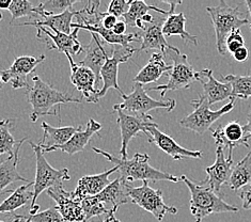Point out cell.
<instances>
[{
    "label": "cell",
    "instance_id": "2",
    "mask_svg": "<svg viewBox=\"0 0 251 222\" xmlns=\"http://www.w3.org/2000/svg\"><path fill=\"white\" fill-rule=\"evenodd\" d=\"M33 86L27 90V100L31 105L30 120L35 123L44 116H58L60 105L69 103H81L80 99L58 91L49 83L42 80L39 76L32 77Z\"/></svg>",
    "mask_w": 251,
    "mask_h": 222
},
{
    "label": "cell",
    "instance_id": "24",
    "mask_svg": "<svg viewBox=\"0 0 251 222\" xmlns=\"http://www.w3.org/2000/svg\"><path fill=\"white\" fill-rule=\"evenodd\" d=\"M91 41L88 45L83 46V51L86 52V57L78 62L79 65L90 69L97 76V85L100 81V73L101 68L104 67L107 60L110 57L106 49L107 43H101L98 34L91 33Z\"/></svg>",
    "mask_w": 251,
    "mask_h": 222
},
{
    "label": "cell",
    "instance_id": "8",
    "mask_svg": "<svg viewBox=\"0 0 251 222\" xmlns=\"http://www.w3.org/2000/svg\"><path fill=\"white\" fill-rule=\"evenodd\" d=\"M172 58V70L168 73L169 80L166 85H159L151 87L148 91H160L161 99L165 98L168 91H176V90L189 89L196 80V72L191 64L188 62V58L180 50L168 51Z\"/></svg>",
    "mask_w": 251,
    "mask_h": 222
},
{
    "label": "cell",
    "instance_id": "7",
    "mask_svg": "<svg viewBox=\"0 0 251 222\" xmlns=\"http://www.w3.org/2000/svg\"><path fill=\"white\" fill-rule=\"evenodd\" d=\"M30 146L35 154V165H37V171H35V178L33 182V197L30 207V211H32L38 205L37 200L43 191L53 187V186L61 185L63 181H70L71 176L67 168L55 169L49 164L44 156L43 149L39 146V143L34 145L33 142H30Z\"/></svg>",
    "mask_w": 251,
    "mask_h": 222
},
{
    "label": "cell",
    "instance_id": "17",
    "mask_svg": "<svg viewBox=\"0 0 251 222\" xmlns=\"http://www.w3.org/2000/svg\"><path fill=\"white\" fill-rule=\"evenodd\" d=\"M70 62L71 82L85 98L87 103H99V91L97 89V76L86 67L76 63L72 56L65 55Z\"/></svg>",
    "mask_w": 251,
    "mask_h": 222
},
{
    "label": "cell",
    "instance_id": "29",
    "mask_svg": "<svg viewBox=\"0 0 251 222\" xmlns=\"http://www.w3.org/2000/svg\"><path fill=\"white\" fill-rule=\"evenodd\" d=\"M10 196L0 203V214H13L25 206L33 197V182L23 185L21 187L10 191Z\"/></svg>",
    "mask_w": 251,
    "mask_h": 222
},
{
    "label": "cell",
    "instance_id": "35",
    "mask_svg": "<svg viewBox=\"0 0 251 222\" xmlns=\"http://www.w3.org/2000/svg\"><path fill=\"white\" fill-rule=\"evenodd\" d=\"M10 13L12 15V21L13 23L17 19H22V17H29V19H39V15L35 14L34 7L30 1L27 0H12V3L9 8Z\"/></svg>",
    "mask_w": 251,
    "mask_h": 222
},
{
    "label": "cell",
    "instance_id": "3",
    "mask_svg": "<svg viewBox=\"0 0 251 222\" xmlns=\"http://www.w3.org/2000/svg\"><path fill=\"white\" fill-rule=\"evenodd\" d=\"M182 181L189 189L190 213L196 222H202L203 219L212 214L238 213L240 211L236 206L225 202L208 186L196 184L185 175H182Z\"/></svg>",
    "mask_w": 251,
    "mask_h": 222
},
{
    "label": "cell",
    "instance_id": "25",
    "mask_svg": "<svg viewBox=\"0 0 251 222\" xmlns=\"http://www.w3.org/2000/svg\"><path fill=\"white\" fill-rule=\"evenodd\" d=\"M172 70V65L167 64L165 62V55L159 51L153 52L149 60L148 64L143 67L139 73L134 77L133 81L140 83V85H149L160 79L164 74H168Z\"/></svg>",
    "mask_w": 251,
    "mask_h": 222
},
{
    "label": "cell",
    "instance_id": "4",
    "mask_svg": "<svg viewBox=\"0 0 251 222\" xmlns=\"http://www.w3.org/2000/svg\"><path fill=\"white\" fill-rule=\"evenodd\" d=\"M206 12L211 16L213 27L216 34V46L220 55L226 56V40L228 35L241 29L242 26L247 25L248 20L245 19L240 7H231L224 0L215 7H207Z\"/></svg>",
    "mask_w": 251,
    "mask_h": 222
},
{
    "label": "cell",
    "instance_id": "39",
    "mask_svg": "<svg viewBox=\"0 0 251 222\" xmlns=\"http://www.w3.org/2000/svg\"><path fill=\"white\" fill-rule=\"evenodd\" d=\"M131 1H125V0H112L110 1L107 13L118 17H123L124 14L127 13Z\"/></svg>",
    "mask_w": 251,
    "mask_h": 222
},
{
    "label": "cell",
    "instance_id": "11",
    "mask_svg": "<svg viewBox=\"0 0 251 222\" xmlns=\"http://www.w3.org/2000/svg\"><path fill=\"white\" fill-rule=\"evenodd\" d=\"M45 60V56L41 55L39 57L33 56H22L14 59V62L7 70L0 71V78L3 83L10 82L13 89L25 88L30 89L28 82V76L31 75Z\"/></svg>",
    "mask_w": 251,
    "mask_h": 222
},
{
    "label": "cell",
    "instance_id": "33",
    "mask_svg": "<svg viewBox=\"0 0 251 222\" xmlns=\"http://www.w3.org/2000/svg\"><path fill=\"white\" fill-rule=\"evenodd\" d=\"M223 80L232 88L230 100L236 99H248L251 98V74L250 75H223Z\"/></svg>",
    "mask_w": 251,
    "mask_h": 222
},
{
    "label": "cell",
    "instance_id": "6",
    "mask_svg": "<svg viewBox=\"0 0 251 222\" xmlns=\"http://www.w3.org/2000/svg\"><path fill=\"white\" fill-rule=\"evenodd\" d=\"M121 98L123 103L113 106V111H127L128 115L137 117L149 116V111L155 109H166L168 112H171L176 106V101L175 99H169L157 100L149 97L146 90L143 89V86L137 82H135L133 91L129 94L124 93L121 95Z\"/></svg>",
    "mask_w": 251,
    "mask_h": 222
},
{
    "label": "cell",
    "instance_id": "26",
    "mask_svg": "<svg viewBox=\"0 0 251 222\" xmlns=\"http://www.w3.org/2000/svg\"><path fill=\"white\" fill-rule=\"evenodd\" d=\"M22 147L16 149L14 155L9 156L8 158L0 161V196L2 194H8L11 189L8 190L10 185L16 182L30 183L27 178L22 176L17 171V166L20 161V149Z\"/></svg>",
    "mask_w": 251,
    "mask_h": 222
},
{
    "label": "cell",
    "instance_id": "51",
    "mask_svg": "<svg viewBox=\"0 0 251 222\" xmlns=\"http://www.w3.org/2000/svg\"><path fill=\"white\" fill-rule=\"evenodd\" d=\"M0 222H4V221H1V220H0ZM11 222H13V220H12Z\"/></svg>",
    "mask_w": 251,
    "mask_h": 222
},
{
    "label": "cell",
    "instance_id": "10",
    "mask_svg": "<svg viewBox=\"0 0 251 222\" xmlns=\"http://www.w3.org/2000/svg\"><path fill=\"white\" fill-rule=\"evenodd\" d=\"M138 49L133 46H120L113 45L112 56L107 60L104 67L101 68L100 78V81H103V87L99 91V99L104 98L108 92V90L115 89L118 92H120V95H123L124 92L122 89L119 87L118 83V73H119V65L124 62H127Z\"/></svg>",
    "mask_w": 251,
    "mask_h": 222
},
{
    "label": "cell",
    "instance_id": "32",
    "mask_svg": "<svg viewBox=\"0 0 251 222\" xmlns=\"http://www.w3.org/2000/svg\"><path fill=\"white\" fill-rule=\"evenodd\" d=\"M14 126V120H0V156L8 154L14 155L15 151L23 143L26 141V138L16 141L11 134V129Z\"/></svg>",
    "mask_w": 251,
    "mask_h": 222
},
{
    "label": "cell",
    "instance_id": "37",
    "mask_svg": "<svg viewBox=\"0 0 251 222\" xmlns=\"http://www.w3.org/2000/svg\"><path fill=\"white\" fill-rule=\"evenodd\" d=\"M29 218L31 222H65L56 206L47 208L45 211L32 216L30 215Z\"/></svg>",
    "mask_w": 251,
    "mask_h": 222
},
{
    "label": "cell",
    "instance_id": "18",
    "mask_svg": "<svg viewBox=\"0 0 251 222\" xmlns=\"http://www.w3.org/2000/svg\"><path fill=\"white\" fill-rule=\"evenodd\" d=\"M166 21V17L159 16L154 17V21L151 24H147L145 29L141 30L140 39L141 45L138 51H145L155 49L166 55L168 51H176L178 49L175 46H171L167 43L165 35L163 33V25Z\"/></svg>",
    "mask_w": 251,
    "mask_h": 222
},
{
    "label": "cell",
    "instance_id": "13",
    "mask_svg": "<svg viewBox=\"0 0 251 222\" xmlns=\"http://www.w3.org/2000/svg\"><path fill=\"white\" fill-rule=\"evenodd\" d=\"M146 135L148 137L149 142L154 143L161 151L165 152L167 155H169L172 159L176 161L184 158L201 159L203 157L202 151H190V149L183 148L178 143H176L172 137L160 131L156 123L149 126L147 128Z\"/></svg>",
    "mask_w": 251,
    "mask_h": 222
},
{
    "label": "cell",
    "instance_id": "31",
    "mask_svg": "<svg viewBox=\"0 0 251 222\" xmlns=\"http://www.w3.org/2000/svg\"><path fill=\"white\" fill-rule=\"evenodd\" d=\"M251 183V149L249 153L242 158L232 168V173L228 185L230 189L237 191L244 186Z\"/></svg>",
    "mask_w": 251,
    "mask_h": 222
},
{
    "label": "cell",
    "instance_id": "43",
    "mask_svg": "<svg viewBox=\"0 0 251 222\" xmlns=\"http://www.w3.org/2000/svg\"><path fill=\"white\" fill-rule=\"evenodd\" d=\"M126 28H127V25L125 24L124 21H118L116 26L113 27L112 31L117 35H124L125 32H126Z\"/></svg>",
    "mask_w": 251,
    "mask_h": 222
},
{
    "label": "cell",
    "instance_id": "36",
    "mask_svg": "<svg viewBox=\"0 0 251 222\" xmlns=\"http://www.w3.org/2000/svg\"><path fill=\"white\" fill-rule=\"evenodd\" d=\"M81 206L83 212L86 215V222L90 220L93 217H97V216L101 215H108L110 214L107 208L101 204L97 197H86L85 200L81 201Z\"/></svg>",
    "mask_w": 251,
    "mask_h": 222
},
{
    "label": "cell",
    "instance_id": "12",
    "mask_svg": "<svg viewBox=\"0 0 251 222\" xmlns=\"http://www.w3.org/2000/svg\"><path fill=\"white\" fill-rule=\"evenodd\" d=\"M118 113L117 122L121 133V159H127V148L130 140L139 133H147L149 126L155 124L153 118L149 115L146 117L131 116L122 110H115Z\"/></svg>",
    "mask_w": 251,
    "mask_h": 222
},
{
    "label": "cell",
    "instance_id": "22",
    "mask_svg": "<svg viewBox=\"0 0 251 222\" xmlns=\"http://www.w3.org/2000/svg\"><path fill=\"white\" fill-rule=\"evenodd\" d=\"M103 128L100 123L97 122L93 119H89V121L87 123L86 129L82 130L81 126H79V129L76 131L75 135L71 138V139L65 143L63 146L60 147H53V148H45L43 149L44 154L45 153H51L55 151H61L70 155H74L76 153L82 152L85 148L87 147V145L90 142L91 138L98 134L99 137H100V135L99 134V131Z\"/></svg>",
    "mask_w": 251,
    "mask_h": 222
},
{
    "label": "cell",
    "instance_id": "28",
    "mask_svg": "<svg viewBox=\"0 0 251 222\" xmlns=\"http://www.w3.org/2000/svg\"><path fill=\"white\" fill-rule=\"evenodd\" d=\"M42 129H43V137L39 143L42 149L50 148L53 147H60L67 143L72 137L75 135L79 127L74 126H64V127H53V126L42 122Z\"/></svg>",
    "mask_w": 251,
    "mask_h": 222
},
{
    "label": "cell",
    "instance_id": "44",
    "mask_svg": "<svg viewBox=\"0 0 251 222\" xmlns=\"http://www.w3.org/2000/svg\"><path fill=\"white\" fill-rule=\"evenodd\" d=\"M243 128H244L245 134L248 135L251 139V111L247 117V123L243 126Z\"/></svg>",
    "mask_w": 251,
    "mask_h": 222
},
{
    "label": "cell",
    "instance_id": "14",
    "mask_svg": "<svg viewBox=\"0 0 251 222\" xmlns=\"http://www.w3.org/2000/svg\"><path fill=\"white\" fill-rule=\"evenodd\" d=\"M38 29L37 37L47 45V49H56L65 55L78 56L83 51L78 39L79 29H74L70 35L61 32H53L45 27H35Z\"/></svg>",
    "mask_w": 251,
    "mask_h": 222
},
{
    "label": "cell",
    "instance_id": "45",
    "mask_svg": "<svg viewBox=\"0 0 251 222\" xmlns=\"http://www.w3.org/2000/svg\"><path fill=\"white\" fill-rule=\"evenodd\" d=\"M13 222H31L30 218L29 217H25V216H22V215H15L14 214V219Z\"/></svg>",
    "mask_w": 251,
    "mask_h": 222
},
{
    "label": "cell",
    "instance_id": "15",
    "mask_svg": "<svg viewBox=\"0 0 251 222\" xmlns=\"http://www.w3.org/2000/svg\"><path fill=\"white\" fill-rule=\"evenodd\" d=\"M211 133L216 147L228 148L229 160H233L232 154L235 148L241 146L249 148L250 137L245 134L243 126L236 121L229 122L226 125H218L215 129L211 128Z\"/></svg>",
    "mask_w": 251,
    "mask_h": 222
},
{
    "label": "cell",
    "instance_id": "21",
    "mask_svg": "<svg viewBox=\"0 0 251 222\" xmlns=\"http://www.w3.org/2000/svg\"><path fill=\"white\" fill-rule=\"evenodd\" d=\"M118 172V167L115 166L112 169L106 170L94 175H86L79 178L74 191H71L74 199L78 202L85 200L89 197H95L100 194L111 182L109 176Z\"/></svg>",
    "mask_w": 251,
    "mask_h": 222
},
{
    "label": "cell",
    "instance_id": "41",
    "mask_svg": "<svg viewBox=\"0 0 251 222\" xmlns=\"http://www.w3.org/2000/svg\"><path fill=\"white\" fill-rule=\"evenodd\" d=\"M117 23H118V19L116 16L110 15L107 13V12H104L103 20H101V26H103L105 29L112 30L113 27L116 26Z\"/></svg>",
    "mask_w": 251,
    "mask_h": 222
},
{
    "label": "cell",
    "instance_id": "16",
    "mask_svg": "<svg viewBox=\"0 0 251 222\" xmlns=\"http://www.w3.org/2000/svg\"><path fill=\"white\" fill-rule=\"evenodd\" d=\"M51 199L56 202V208L65 222H86L81 202L76 201L72 193H68L63 185H57L46 190Z\"/></svg>",
    "mask_w": 251,
    "mask_h": 222
},
{
    "label": "cell",
    "instance_id": "50",
    "mask_svg": "<svg viewBox=\"0 0 251 222\" xmlns=\"http://www.w3.org/2000/svg\"><path fill=\"white\" fill-rule=\"evenodd\" d=\"M1 21H2V14L0 13V22H1Z\"/></svg>",
    "mask_w": 251,
    "mask_h": 222
},
{
    "label": "cell",
    "instance_id": "34",
    "mask_svg": "<svg viewBox=\"0 0 251 222\" xmlns=\"http://www.w3.org/2000/svg\"><path fill=\"white\" fill-rule=\"evenodd\" d=\"M76 2H78V0H46L40 2L38 7H34V12L40 17L59 15L73 9Z\"/></svg>",
    "mask_w": 251,
    "mask_h": 222
},
{
    "label": "cell",
    "instance_id": "47",
    "mask_svg": "<svg viewBox=\"0 0 251 222\" xmlns=\"http://www.w3.org/2000/svg\"><path fill=\"white\" fill-rule=\"evenodd\" d=\"M103 222H121V221L116 218L115 213H110L106 216V218Z\"/></svg>",
    "mask_w": 251,
    "mask_h": 222
},
{
    "label": "cell",
    "instance_id": "30",
    "mask_svg": "<svg viewBox=\"0 0 251 222\" xmlns=\"http://www.w3.org/2000/svg\"><path fill=\"white\" fill-rule=\"evenodd\" d=\"M185 24H186V17H185L183 12L178 14H170L166 17V21L163 25V33L165 37L178 35L186 43L190 42L194 45H198V38L186 31Z\"/></svg>",
    "mask_w": 251,
    "mask_h": 222
},
{
    "label": "cell",
    "instance_id": "46",
    "mask_svg": "<svg viewBox=\"0 0 251 222\" xmlns=\"http://www.w3.org/2000/svg\"><path fill=\"white\" fill-rule=\"evenodd\" d=\"M12 0H0V10H9Z\"/></svg>",
    "mask_w": 251,
    "mask_h": 222
},
{
    "label": "cell",
    "instance_id": "49",
    "mask_svg": "<svg viewBox=\"0 0 251 222\" xmlns=\"http://www.w3.org/2000/svg\"><path fill=\"white\" fill-rule=\"evenodd\" d=\"M2 87H3V82L1 81V78H0V90L2 89Z\"/></svg>",
    "mask_w": 251,
    "mask_h": 222
},
{
    "label": "cell",
    "instance_id": "40",
    "mask_svg": "<svg viewBox=\"0 0 251 222\" xmlns=\"http://www.w3.org/2000/svg\"><path fill=\"white\" fill-rule=\"evenodd\" d=\"M241 200L243 202V208L246 211H250L251 209V183L244 186V187L238 193Z\"/></svg>",
    "mask_w": 251,
    "mask_h": 222
},
{
    "label": "cell",
    "instance_id": "27",
    "mask_svg": "<svg viewBox=\"0 0 251 222\" xmlns=\"http://www.w3.org/2000/svg\"><path fill=\"white\" fill-rule=\"evenodd\" d=\"M76 15V10H67L62 14L45 16L43 20L26 22L19 24V26H33V27H45L50 29L53 32H61L70 35L73 19Z\"/></svg>",
    "mask_w": 251,
    "mask_h": 222
},
{
    "label": "cell",
    "instance_id": "42",
    "mask_svg": "<svg viewBox=\"0 0 251 222\" xmlns=\"http://www.w3.org/2000/svg\"><path fill=\"white\" fill-rule=\"evenodd\" d=\"M248 56H249V50L247 47L245 46L241 47V49H238L236 51L232 53V57L234 58V60L237 62H245L248 59Z\"/></svg>",
    "mask_w": 251,
    "mask_h": 222
},
{
    "label": "cell",
    "instance_id": "5",
    "mask_svg": "<svg viewBox=\"0 0 251 222\" xmlns=\"http://www.w3.org/2000/svg\"><path fill=\"white\" fill-rule=\"evenodd\" d=\"M190 105L194 107V111L186 118L180 120V125L185 129L193 130L198 135H203L205 131L211 130L212 125L217 120L232 111L235 106V100H230L228 104L218 110H212L207 99L203 95H200L199 99L191 100Z\"/></svg>",
    "mask_w": 251,
    "mask_h": 222
},
{
    "label": "cell",
    "instance_id": "48",
    "mask_svg": "<svg viewBox=\"0 0 251 222\" xmlns=\"http://www.w3.org/2000/svg\"><path fill=\"white\" fill-rule=\"evenodd\" d=\"M245 4L247 5V9L249 11V15L251 17V0H246V1H245Z\"/></svg>",
    "mask_w": 251,
    "mask_h": 222
},
{
    "label": "cell",
    "instance_id": "1",
    "mask_svg": "<svg viewBox=\"0 0 251 222\" xmlns=\"http://www.w3.org/2000/svg\"><path fill=\"white\" fill-rule=\"evenodd\" d=\"M92 149L95 153L100 154L101 156H104L107 160H109L112 164H115L118 167V172L121 174V177L125 179L127 183H131L135 181H168L172 183L183 182L182 176H175L170 173L155 169L154 167L149 164V161H150V156L148 154L136 153L131 159L123 160L111 155L108 152L104 151V149H100L94 147L92 148Z\"/></svg>",
    "mask_w": 251,
    "mask_h": 222
},
{
    "label": "cell",
    "instance_id": "19",
    "mask_svg": "<svg viewBox=\"0 0 251 222\" xmlns=\"http://www.w3.org/2000/svg\"><path fill=\"white\" fill-rule=\"evenodd\" d=\"M196 80L202 85V95L207 99L210 106L231 99V86L228 82H221L217 80L214 77L213 71L211 69H204L200 72H196Z\"/></svg>",
    "mask_w": 251,
    "mask_h": 222
},
{
    "label": "cell",
    "instance_id": "9",
    "mask_svg": "<svg viewBox=\"0 0 251 222\" xmlns=\"http://www.w3.org/2000/svg\"><path fill=\"white\" fill-rule=\"evenodd\" d=\"M128 195L131 203L152 214L158 221L163 220L166 214H177L176 207L167 205L165 203L161 190L151 188L149 182H143L139 187L129 185Z\"/></svg>",
    "mask_w": 251,
    "mask_h": 222
},
{
    "label": "cell",
    "instance_id": "20",
    "mask_svg": "<svg viewBox=\"0 0 251 222\" xmlns=\"http://www.w3.org/2000/svg\"><path fill=\"white\" fill-rule=\"evenodd\" d=\"M224 149L223 147H217L216 160L213 166L206 168L205 172L207 177L200 183L201 185L208 186L216 194L220 193L223 185L228 184L232 173L233 160H229L225 157Z\"/></svg>",
    "mask_w": 251,
    "mask_h": 222
},
{
    "label": "cell",
    "instance_id": "38",
    "mask_svg": "<svg viewBox=\"0 0 251 222\" xmlns=\"http://www.w3.org/2000/svg\"><path fill=\"white\" fill-rule=\"evenodd\" d=\"M244 43H245V40H244L241 29L235 30V31L231 32L226 40V52H229L232 55L233 52L236 51L238 49H241V47H243Z\"/></svg>",
    "mask_w": 251,
    "mask_h": 222
},
{
    "label": "cell",
    "instance_id": "52",
    "mask_svg": "<svg viewBox=\"0 0 251 222\" xmlns=\"http://www.w3.org/2000/svg\"><path fill=\"white\" fill-rule=\"evenodd\" d=\"M250 29H251V24H250Z\"/></svg>",
    "mask_w": 251,
    "mask_h": 222
},
{
    "label": "cell",
    "instance_id": "23",
    "mask_svg": "<svg viewBox=\"0 0 251 222\" xmlns=\"http://www.w3.org/2000/svg\"><path fill=\"white\" fill-rule=\"evenodd\" d=\"M129 185V183L120 176L111 182L100 194L95 197L107 208V211L116 214L119 207L130 202L128 195Z\"/></svg>",
    "mask_w": 251,
    "mask_h": 222
}]
</instances>
